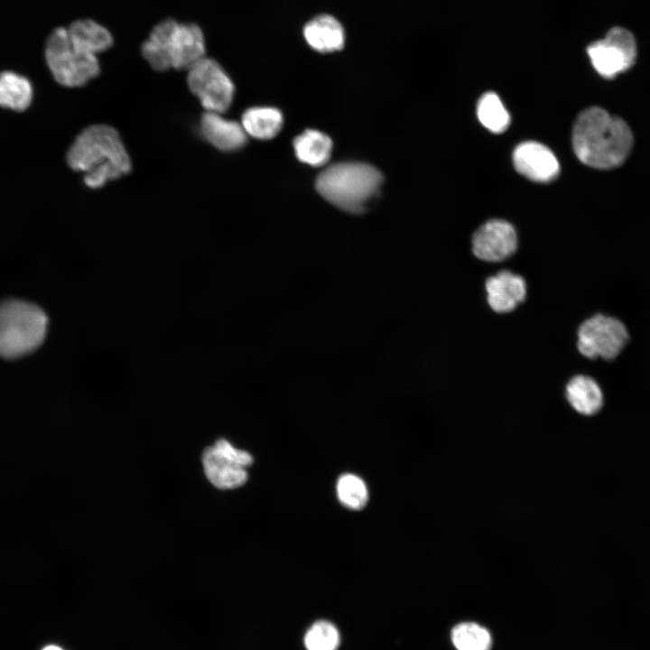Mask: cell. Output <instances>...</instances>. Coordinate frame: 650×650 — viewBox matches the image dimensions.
<instances>
[{
    "label": "cell",
    "instance_id": "9",
    "mask_svg": "<svg viewBox=\"0 0 650 650\" xmlns=\"http://www.w3.org/2000/svg\"><path fill=\"white\" fill-rule=\"evenodd\" d=\"M252 463L250 453L234 447L225 439L218 440L202 455L207 478L220 489H232L244 485L247 480L246 468Z\"/></svg>",
    "mask_w": 650,
    "mask_h": 650
},
{
    "label": "cell",
    "instance_id": "3",
    "mask_svg": "<svg viewBox=\"0 0 650 650\" xmlns=\"http://www.w3.org/2000/svg\"><path fill=\"white\" fill-rule=\"evenodd\" d=\"M141 52L154 70H188L206 56L205 39L197 24L169 18L152 29Z\"/></svg>",
    "mask_w": 650,
    "mask_h": 650
},
{
    "label": "cell",
    "instance_id": "19",
    "mask_svg": "<svg viewBox=\"0 0 650 650\" xmlns=\"http://www.w3.org/2000/svg\"><path fill=\"white\" fill-rule=\"evenodd\" d=\"M30 80L14 71L0 72V107L22 112L29 107L32 99Z\"/></svg>",
    "mask_w": 650,
    "mask_h": 650
},
{
    "label": "cell",
    "instance_id": "18",
    "mask_svg": "<svg viewBox=\"0 0 650 650\" xmlns=\"http://www.w3.org/2000/svg\"><path fill=\"white\" fill-rule=\"evenodd\" d=\"M70 38L87 51L97 55L113 44L111 32L91 19H79L67 27Z\"/></svg>",
    "mask_w": 650,
    "mask_h": 650
},
{
    "label": "cell",
    "instance_id": "13",
    "mask_svg": "<svg viewBox=\"0 0 650 650\" xmlns=\"http://www.w3.org/2000/svg\"><path fill=\"white\" fill-rule=\"evenodd\" d=\"M485 288L489 307L497 313H507L526 298L525 279L508 270H502L486 280Z\"/></svg>",
    "mask_w": 650,
    "mask_h": 650
},
{
    "label": "cell",
    "instance_id": "15",
    "mask_svg": "<svg viewBox=\"0 0 650 650\" xmlns=\"http://www.w3.org/2000/svg\"><path fill=\"white\" fill-rule=\"evenodd\" d=\"M303 36L311 48L327 53L341 50L346 34L342 24L335 17L320 14L304 25Z\"/></svg>",
    "mask_w": 650,
    "mask_h": 650
},
{
    "label": "cell",
    "instance_id": "1",
    "mask_svg": "<svg viewBox=\"0 0 650 650\" xmlns=\"http://www.w3.org/2000/svg\"><path fill=\"white\" fill-rule=\"evenodd\" d=\"M572 146L578 159L597 169L619 166L633 146V135L625 121L606 110L591 107L577 117L572 130Z\"/></svg>",
    "mask_w": 650,
    "mask_h": 650
},
{
    "label": "cell",
    "instance_id": "21",
    "mask_svg": "<svg viewBox=\"0 0 650 650\" xmlns=\"http://www.w3.org/2000/svg\"><path fill=\"white\" fill-rule=\"evenodd\" d=\"M477 114L480 123L496 134L504 132L510 123L508 112L499 97L493 92H488L480 98Z\"/></svg>",
    "mask_w": 650,
    "mask_h": 650
},
{
    "label": "cell",
    "instance_id": "24",
    "mask_svg": "<svg viewBox=\"0 0 650 650\" xmlns=\"http://www.w3.org/2000/svg\"><path fill=\"white\" fill-rule=\"evenodd\" d=\"M304 644L307 650H336L339 644V634L332 623L317 621L305 634Z\"/></svg>",
    "mask_w": 650,
    "mask_h": 650
},
{
    "label": "cell",
    "instance_id": "22",
    "mask_svg": "<svg viewBox=\"0 0 650 650\" xmlns=\"http://www.w3.org/2000/svg\"><path fill=\"white\" fill-rule=\"evenodd\" d=\"M450 637L457 650H489L492 644L488 630L474 622L456 625Z\"/></svg>",
    "mask_w": 650,
    "mask_h": 650
},
{
    "label": "cell",
    "instance_id": "20",
    "mask_svg": "<svg viewBox=\"0 0 650 650\" xmlns=\"http://www.w3.org/2000/svg\"><path fill=\"white\" fill-rule=\"evenodd\" d=\"M293 148L297 158L309 165H324L330 159L332 142L325 134L309 129L295 137Z\"/></svg>",
    "mask_w": 650,
    "mask_h": 650
},
{
    "label": "cell",
    "instance_id": "4",
    "mask_svg": "<svg viewBox=\"0 0 650 650\" xmlns=\"http://www.w3.org/2000/svg\"><path fill=\"white\" fill-rule=\"evenodd\" d=\"M383 178L372 165L363 162H338L318 176L319 193L336 207L351 213H361L374 201Z\"/></svg>",
    "mask_w": 650,
    "mask_h": 650
},
{
    "label": "cell",
    "instance_id": "7",
    "mask_svg": "<svg viewBox=\"0 0 650 650\" xmlns=\"http://www.w3.org/2000/svg\"><path fill=\"white\" fill-rule=\"evenodd\" d=\"M187 71L188 87L205 111L223 114L229 108L235 86L217 60L205 56Z\"/></svg>",
    "mask_w": 650,
    "mask_h": 650
},
{
    "label": "cell",
    "instance_id": "14",
    "mask_svg": "<svg viewBox=\"0 0 650 650\" xmlns=\"http://www.w3.org/2000/svg\"><path fill=\"white\" fill-rule=\"evenodd\" d=\"M200 132L210 144L224 152L239 150L247 140L241 123L227 119L215 112L203 113L200 121Z\"/></svg>",
    "mask_w": 650,
    "mask_h": 650
},
{
    "label": "cell",
    "instance_id": "25",
    "mask_svg": "<svg viewBox=\"0 0 650 650\" xmlns=\"http://www.w3.org/2000/svg\"><path fill=\"white\" fill-rule=\"evenodd\" d=\"M42 650H63V649L55 645H46L45 647H43Z\"/></svg>",
    "mask_w": 650,
    "mask_h": 650
},
{
    "label": "cell",
    "instance_id": "12",
    "mask_svg": "<svg viewBox=\"0 0 650 650\" xmlns=\"http://www.w3.org/2000/svg\"><path fill=\"white\" fill-rule=\"evenodd\" d=\"M516 171L538 182H548L557 177L560 165L553 153L543 144L527 141L519 144L513 153Z\"/></svg>",
    "mask_w": 650,
    "mask_h": 650
},
{
    "label": "cell",
    "instance_id": "8",
    "mask_svg": "<svg viewBox=\"0 0 650 650\" xmlns=\"http://www.w3.org/2000/svg\"><path fill=\"white\" fill-rule=\"evenodd\" d=\"M628 341V332L618 319L600 313L585 320L578 330V349L588 358L614 359Z\"/></svg>",
    "mask_w": 650,
    "mask_h": 650
},
{
    "label": "cell",
    "instance_id": "2",
    "mask_svg": "<svg viewBox=\"0 0 650 650\" xmlns=\"http://www.w3.org/2000/svg\"><path fill=\"white\" fill-rule=\"evenodd\" d=\"M66 159L72 170L83 173L84 183L92 189L128 173L132 166L119 134L107 125H92L82 130Z\"/></svg>",
    "mask_w": 650,
    "mask_h": 650
},
{
    "label": "cell",
    "instance_id": "10",
    "mask_svg": "<svg viewBox=\"0 0 650 650\" xmlns=\"http://www.w3.org/2000/svg\"><path fill=\"white\" fill-rule=\"evenodd\" d=\"M596 71L605 79H613L630 69L636 58V42L626 28H611L606 36L587 49Z\"/></svg>",
    "mask_w": 650,
    "mask_h": 650
},
{
    "label": "cell",
    "instance_id": "11",
    "mask_svg": "<svg viewBox=\"0 0 650 650\" xmlns=\"http://www.w3.org/2000/svg\"><path fill=\"white\" fill-rule=\"evenodd\" d=\"M517 247L514 227L503 219H492L478 228L472 237L473 255L486 262H500L510 257Z\"/></svg>",
    "mask_w": 650,
    "mask_h": 650
},
{
    "label": "cell",
    "instance_id": "23",
    "mask_svg": "<svg viewBox=\"0 0 650 650\" xmlns=\"http://www.w3.org/2000/svg\"><path fill=\"white\" fill-rule=\"evenodd\" d=\"M336 492L339 502L350 509L359 510L368 500L366 483L354 474L341 475L337 481Z\"/></svg>",
    "mask_w": 650,
    "mask_h": 650
},
{
    "label": "cell",
    "instance_id": "17",
    "mask_svg": "<svg viewBox=\"0 0 650 650\" xmlns=\"http://www.w3.org/2000/svg\"><path fill=\"white\" fill-rule=\"evenodd\" d=\"M283 123L280 110L269 107H255L244 112L241 125L246 134L260 140L274 137Z\"/></svg>",
    "mask_w": 650,
    "mask_h": 650
},
{
    "label": "cell",
    "instance_id": "6",
    "mask_svg": "<svg viewBox=\"0 0 650 650\" xmlns=\"http://www.w3.org/2000/svg\"><path fill=\"white\" fill-rule=\"evenodd\" d=\"M46 64L60 85L81 87L100 72L98 56L75 42L67 27H57L48 35L44 46Z\"/></svg>",
    "mask_w": 650,
    "mask_h": 650
},
{
    "label": "cell",
    "instance_id": "5",
    "mask_svg": "<svg viewBox=\"0 0 650 650\" xmlns=\"http://www.w3.org/2000/svg\"><path fill=\"white\" fill-rule=\"evenodd\" d=\"M48 317L39 306L18 299L0 303V357L13 359L35 350L43 342Z\"/></svg>",
    "mask_w": 650,
    "mask_h": 650
},
{
    "label": "cell",
    "instance_id": "16",
    "mask_svg": "<svg viewBox=\"0 0 650 650\" xmlns=\"http://www.w3.org/2000/svg\"><path fill=\"white\" fill-rule=\"evenodd\" d=\"M565 395L571 407L583 415L597 413L603 405V395L598 383L590 376L578 375L571 378Z\"/></svg>",
    "mask_w": 650,
    "mask_h": 650
}]
</instances>
